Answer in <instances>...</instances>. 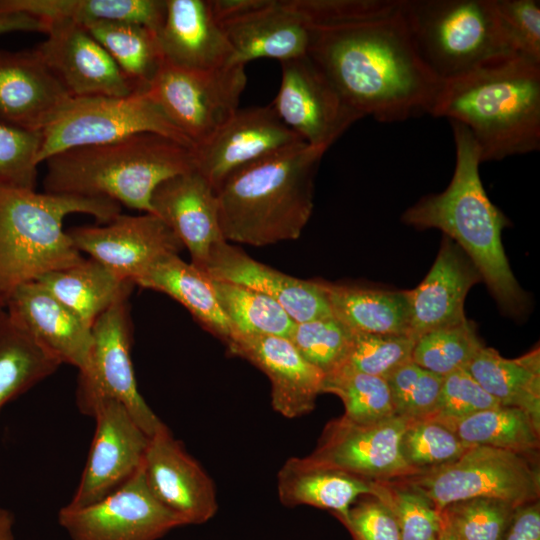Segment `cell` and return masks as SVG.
Masks as SVG:
<instances>
[{
    "instance_id": "1",
    "label": "cell",
    "mask_w": 540,
    "mask_h": 540,
    "mask_svg": "<svg viewBox=\"0 0 540 540\" xmlns=\"http://www.w3.org/2000/svg\"><path fill=\"white\" fill-rule=\"evenodd\" d=\"M307 55L353 109L383 123L429 113L442 84L419 57L400 6L379 18L313 31Z\"/></svg>"
},
{
    "instance_id": "2",
    "label": "cell",
    "mask_w": 540,
    "mask_h": 540,
    "mask_svg": "<svg viewBox=\"0 0 540 540\" xmlns=\"http://www.w3.org/2000/svg\"><path fill=\"white\" fill-rule=\"evenodd\" d=\"M464 125L481 162L540 149V63L519 55L442 82L429 111Z\"/></svg>"
},
{
    "instance_id": "3",
    "label": "cell",
    "mask_w": 540,
    "mask_h": 540,
    "mask_svg": "<svg viewBox=\"0 0 540 540\" xmlns=\"http://www.w3.org/2000/svg\"><path fill=\"white\" fill-rule=\"evenodd\" d=\"M455 143V168L444 191L422 197L402 215L418 229L436 228L469 257L490 292L507 313L520 314L526 297L509 266L501 233L506 216L490 201L483 187L477 144L462 124L449 121Z\"/></svg>"
},
{
    "instance_id": "4",
    "label": "cell",
    "mask_w": 540,
    "mask_h": 540,
    "mask_svg": "<svg viewBox=\"0 0 540 540\" xmlns=\"http://www.w3.org/2000/svg\"><path fill=\"white\" fill-rule=\"evenodd\" d=\"M324 153L301 142L230 174L215 191L224 240L266 246L299 238Z\"/></svg>"
},
{
    "instance_id": "5",
    "label": "cell",
    "mask_w": 540,
    "mask_h": 540,
    "mask_svg": "<svg viewBox=\"0 0 540 540\" xmlns=\"http://www.w3.org/2000/svg\"><path fill=\"white\" fill-rule=\"evenodd\" d=\"M45 162V192L110 199L145 213H152L160 183L195 169L194 149L149 132L71 148Z\"/></svg>"
},
{
    "instance_id": "6",
    "label": "cell",
    "mask_w": 540,
    "mask_h": 540,
    "mask_svg": "<svg viewBox=\"0 0 540 540\" xmlns=\"http://www.w3.org/2000/svg\"><path fill=\"white\" fill-rule=\"evenodd\" d=\"M74 213L106 224L121 213V207L110 199L0 185V302L4 306L20 285L84 258L63 227L65 217Z\"/></svg>"
},
{
    "instance_id": "7",
    "label": "cell",
    "mask_w": 540,
    "mask_h": 540,
    "mask_svg": "<svg viewBox=\"0 0 540 540\" xmlns=\"http://www.w3.org/2000/svg\"><path fill=\"white\" fill-rule=\"evenodd\" d=\"M400 13L419 57L441 82L517 55L493 0H401Z\"/></svg>"
},
{
    "instance_id": "8",
    "label": "cell",
    "mask_w": 540,
    "mask_h": 540,
    "mask_svg": "<svg viewBox=\"0 0 540 540\" xmlns=\"http://www.w3.org/2000/svg\"><path fill=\"white\" fill-rule=\"evenodd\" d=\"M145 132L194 149L147 91L128 96L70 97L41 129L39 161L71 148L111 143Z\"/></svg>"
},
{
    "instance_id": "9",
    "label": "cell",
    "mask_w": 540,
    "mask_h": 540,
    "mask_svg": "<svg viewBox=\"0 0 540 540\" xmlns=\"http://www.w3.org/2000/svg\"><path fill=\"white\" fill-rule=\"evenodd\" d=\"M441 510L472 499L493 498L516 506L539 500L536 457L489 446H471L455 461L403 479Z\"/></svg>"
},
{
    "instance_id": "10",
    "label": "cell",
    "mask_w": 540,
    "mask_h": 540,
    "mask_svg": "<svg viewBox=\"0 0 540 540\" xmlns=\"http://www.w3.org/2000/svg\"><path fill=\"white\" fill-rule=\"evenodd\" d=\"M246 84L245 65L192 70L163 61L147 93L195 149L236 113Z\"/></svg>"
},
{
    "instance_id": "11",
    "label": "cell",
    "mask_w": 540,
    "mask_h": 540,
    "mask_svg": "<svg viewBox=\"0 0 540 540\" xmlns=\"http://www.w3.org/2000/svg\"><path fill=\"white\" fill-rule=\"evenodd\" d=\"M92 347L87 368L78 374L76 403L89 416L104 398L121 403L149 436L165 424L139 392L131 359L132 321L128 298L108 308L93 323Z\"/></svg>"
},
{
    "instance_id": "12",
    "label": "cell",
    "mask_w": 540,
    "mask_h": 540,
    "mask_svg": "<svg viewBox=\"0 0 540 540\" xmlns=\"http://www.w3.org/2000/svg\"><path fill=\"white\" fill-rule=\"evenodd\" d=\"M280 64L281 83L271 106L306 144L326 152L363 116L308 55Z\"/></svg>"
},
{
    "instance_id": "13",
    "label": "cell",
    "mask_w": 540,
    "mask_h": 540,
    "mask_svg": "<svg viewBox=\"0 0 540 540\" xmlns=\"http://www.w3.org/2000/svg\"><path fill=\"white\" fill-rule=\"evenodd\" d=\"M58 523L71 540H157L184 526L179 516L152 495L142 467L120 488L93 504L80 508L65 505L58 512Z\"/></svg>"
},
{
    "instance_id": "14",
    "label": "cell",
    "mask_w": 540,
    "mask_h": 540,
    "mask_svg": "<svg viewBox=\"0 0 540 540\" xmlns=\"http://www.w3.org/2000/svg\"><path fill=\"white\" fill-rule=\"evenodd\" d=\"M409 420L394 416L358 424L344 416L329 421L313 452L312 462L378 482L417 475L403 458L401 439Z\"/></svg>"
},
{
    "instance_id": "15",
    "label": "cell",
    "mask_w": 540,
    "mask_h": 540,
    "mask_svg": "<svg viewBox=\"0 0 540 540\" xmlns=\"http://www.w3.org/2000/svg\"><path fill=\"white\" fill-rule=\"evenodd\" d=\"M89 416L96 421L95 434L69 508L93 504L126 483L142 467L150 440L116 400L97 401Z\"/></svg>"
},
{
    "instance_id": "16",
    "label": "cell",
    "mask_w": 540,
    "mask_h": 540,
    "mask_svg": "<svg viewBox=\"0 0 540 540\" xmlns=\"http://www.w3.org/2000/svg\"><path fill=\"white\" fill-rule=\"evenodd\" d=\"M67 232L80 253L134 285L158 261L184 248L170 227L152 213H120L104 225L73 227Z\"/></svg>"
},
{
    "instance_id": "17",
    "label": "cell",
    "mask_w": 540,
    "mask_h": 540,
    "mask_svg": "<svg viewBox=\"0 0 540 540\" xmlns=\"http://www.w3.org/2000/svg\"><path fill=\"white\" fill-rule=\"evenodd\" d=\"M47 38L34 50L71 97L137 93L105 48L77 23L48 22Z\"/></svg>"
},
{
    "instance_id": "18",
    "label": "cell",
    "mask_w": 540,
    "mask_h": 540,
    "mask_svg": "<svg viewBox=\"0 0 540 540\" xmlns=\"http://www.w3.org/2000/svg\"><path fill=\"white\" fill-rule=\"evenodd\" d=\"M301 142L271 105L239 108L207 142L194 149L195 169L216 191L236 170Z\"/></svg>"
},
{
    "instance_id": "19",
    "label": "cell",
    "mask_w": 540,
    "mask_h": 540,
    "mask_svg": "<svg viewBox=\"0 0 540 540\" xmlns=\"http://www.w3.org/2000/svg\"><path fill=\"white\" fill-rule=\"evenodd\" d=\"M142 468L152 495L184 525L206 523L217 513L212 478L166 425L150 437Z\"/></svg>"
},
{
    "instance_id": "20",
    "label": "cell",
    "mask_w": 540,
    "mask_h": 540,
    "mask_svg": "<svg viewBox=\"0 0 540 540\" xmlns=\"http://www.w3.org/2000/svg\"><path fill=\"white\" fill-rule=\"evenodd\" d=\"M200 270L211 280L234 283L267 295L295 322L333 317L321 280H302L282 273L225 240L212 246Z\"/></svg>"
},
{
    "instance_id": "21",
    "label": "cell",
    "mask_w": 540,
    "mask_h": 540,
    "mask_svg": "<svg viewBox=\"0 0 540 540\" xmlns=\"http://www.w3.org/2000/svg\"><path fill=\"white\" fill-rule=\"evenodd\" d=\"M226 346L231 354L249 361L268 377L274 411L294 419L314 409L325 376L288 338L233 333Z\"/></svg>"
},
{
    "instance_id": "22",
    "label": "cell",
    "mask_w": 540,
    "mask_h": 540,
    "mask_svg": "<svg viewBox=\"0 0 540 540\" xmlns=\"http://www.w3.org/2000/svg\"><path fill=\"white\" fill-rule=\"evenodd\" d=\"M8 317L62 364L84 371L89 363L92 331L80 317L38 282L17 287L5 303Z\"/></svg>"
},
{
    "instance_id": "23",
    "label": "cell",
    "mask_w": 540,
    "mask_h": 540,
    "mask_svg": "<svg viewBox=\"0 0 540 540\" xmlns=\"http://www.w3.org/2000/svg\"><path fill=\"white\" fill-rule=\"evenodd\" d=\"M151 207L152 214L170 227L199 269L212 246L224 240L216 192L196 169L160 183L152 194Z\"/></svg>"
},
{
    "instance_id": "24",
    "label": "cell",
    "mask_w": 540,
    "mask_h": 540,
    "mask_svg": "<svg viewBox=\"0 0 540 540\" xmlns=\"http://www.w3.org/2000/svg\"><path fill=\"white\" fill-rule=\"evenodd\" d=\"M481 275L465 252L444 236L429 273L414 289L410 301V332L415 341L423 334L466 320L464 303L468 291Z\"/></svg>"
},
{
    "instance_id": "25",
    "label": "cell",
    "mask_w": 540,
    "mask_h": 540,
    "mask_svg": "<svg viewBox=\"0 0 540 540\" xmlns=\"http://www.w3.org/2000/svg\"><path fill=\"white\" fill-rule=\"evenodd\" d=\"M70 94L35 50H0V121L41 131Z\"/></svg>"
},
{
    "instance_id": "26",
    "label": "cell",
    "mask_w": 540,
    "mask_h": 540,
    "mask_svg": "<svg viewBox=\"0 0 540 540\" xmlns=\"http://www.w3.org/2000/svg\"><path fill=\"white\" fill-rule=\"evenodd\" d=\"M157 38L164 61L178 67L211 70L232 59V48L208 0H166Z\"/></svg>"
},
{
    "instance_id": "27",
    "label": "cell",
    "mask_w": 540,
    "mask_h": 540,
    "mask_svg": "<svg viewBox=\"0 0 540 540\" xmlns=\"http://www.w3.org/2000/svg\"><path fill=\"white\" fill-rule=\"evenodd\" d=\"M233 51L230 64L259 58L280 62L308 54L313 31L285 0H269L262 8L220 25Z\"/></svg>"
},
{
    "instance_id": "28",
    "label": "cell",
    "mask_w": 540,
    "mask_h": 540,
    "mask_svg": "<svg viewBox=\"0 0 540 540\" xmlns=\"http://www.w3.org/2000/svg\"><path fill=\"white\" fill-rule=\"evenodd\" d=\"M382 486L383 482L314 463L307 456L287 459L277 473V494L284 506L326 509L340 520L362 496L378 497Z\"/></svg>"
},
{
    "instance_id": "29",
    "label": "cell",
    "mask_w": 540,
    "mask_h": 540,
    "mask_svg": "<svg viewBox=\"0 0 540 540\" xmlns=\"http://www.w3.org/2000/svg\"><path fill=\"white\" fill-rule=\"evenodd\" d=\"M135 285L170 296L225 345L231 339V326L218 302L212 281L191 262L182 260L179 254L158 261Z\"/></svg>"
},
{
    "instance_id": "30",
    "label": "cell",
    "mask_w": 540,
    "mask_h": 540,
    "mask_svg": "<svg viewBox=\"0 0 540 540\" xmlns=\"http://www.w3.org/2000/svg\"><path fill=\"white\" fill-rule=\"evenodd\" d=\"M333 317L352 332L408 335L410 301L407 291H382L321 280Z\"/></svg>"
},
{
    "instance_id": "31",
    "label": "cell",
    "mask_w": 540,
    "mask_h": 540,
    "mask_svg": "<svg viewBox=\"0 0 540 540\" xmlns=\"http://www.w3.org/2000/svg\"><path fill=\"white\" fill-rule=\"evenodd\" d=\"M166 0H0V15L23 13L45 22H129L158 33Z\"/></svg>"
},
{
    "instance_id": "32",
    "label": "cell",
    "mask_w": 540,
    "mask_h": 540,
    "mask_svg": "<svg viewBox=\"0 0 540 540\" xmlns=\"http://www.w3.org/2000/svg\"><path fill=\"white\" fill-rule=\"evenodd\" d=\"M36 282L91 328L108 308L128 298L134 286L92 258L49 272Z\"/></svg>"
},
{
    "instance_id": "33",
    "label": "cell",
    "mask_w": 540,
    "mask_h": 540,
    "mask_svg": "<svg viewBox=\"0 0 540 540\" xmlns=\"http://www.w3.org/2000/svg\"><path fill=\"white\" fill-rule=\"evenodd\" d=\"M466 370L502 406L515 407L540 424V351L514 359L483 347Z\"/></svg>"
},
{
    "instance_id": "34",
    "label": "cell",
    "mask_w": 540,
    "mask_h": 540,
    "mask_svg": "<svg viewBox=\"0 0 540 540\" xmlns=\"http://www.w3.org/2000/svg\"><path fill=\"white\" fill-rule=\"evenodd\" d=\"M468 446H489L536 457L540 424L521 409L497 406L446 424Z\"/></svg>"
},
{
    "instance_id": "35",
    "label": "cell",
    "mask_w": 540,
    "mask_h": 540,
    "mask_svg": "<svg viewBox=\"0 0 540 540\" xmlns=\"http://www.w3.org/2000/svg\"><path fill=\"white\" fill-rule=\"evenodd\" d=\"M60 365L55 356L3 312L0 316V410L51 376Z\"/></svg>"
},
{
    "instance_id": "36",
    "label": "cell",
    "mask_w": 540,
    "mask_h": 540,
    "mask_svg": "<svg viewBox=\"0 0 540 540\" xmlns=\"http://www.w3.org/2000/svg\"><path fill=\"white\" fill-rule=\"evenodd\" d=\"M105 48L137 92H146L164 59L157 34L129 22H94L84 26Z\"/></svg>"
},
{
    "instance_id": "37",
    "label": "cell",
    "mask_w": 540,
    "mask_h": 540,
    "mask_svg": "<svg viewBox=\"0 0 540 540\" xmlns=\"http://www.w3.org/2000/svg\"><path fill=\"white\" fill-rule=\"evenodd\" d=\"M211 281L232 334L289 338L295 321L275 300L241 285Z\"/></svg>"
},
{
    "instance_id": "38",
    "label": "cell",
    "mask_w": 540,
    "mask_h": 540,
    "mask_svg": "<svg viewBox=\"0 0 540 540\" xmlns=\"http://www.w3.org/2000/svg\"><path fill=\"white\" fill-rule=\"evenodd\" d=\"M322 393L338 396L345 408L344 416L358 424L377 423L395 414L386 379L345 366L324 377Z\"/></svg>"
},
{
    "instance_id": "39",
    "label": "cell",
    "mask_w": 540,
    "mask_h": 540,
    "mask_svg": "<svg viewBox=\"0 0 540 540\" xmlns=\"http://www.w3.org/2000/svg\"><path fill=\"white\" fill-rule=\"evenodd\" d=\"M484 345L475 324L464 322L438 328L420 336L414 345L411 360L439 376L466 369Z\"/></svg>"
},
{
    "instance_id": "40",
    "label": "cell",
    "mask_w": 540,
    "mask_h": 540,
    "mask_svg": "<svg viewBox=\"0 0 540 540\" xmlns=\"http://www.w3.org/2000/svg\"><path fill=\"white\" fill-rule=\"evenodd\" d=\"M517 507L499 499L472 498L450 503L440 514L458 540H504Z\"/></svg>"
},
{
    "instance_id": "41",
    "label": "cell",
    "mask_w": 540,
    "mask_h": 540,
    "mask_svg": "<svg viewBox=\"0 0 540 540\" xmlns=\"http://www.w3.org/2000/svg\"><path fill=\"white\" fill-rule=\"evenodd\" d=\"M469 447L445 425L429 419L408 421L401 439V452L417 475L458 459Z\"/></svg>"
},
{
    "instance_id": "42",
    "label": "cell",
    "mask_w": 540,
    "mask_h": 540,
    "mask_svg": "<svg viewBox=\"0 0 540 540\" xmlns=\"http://www.w3.org/2000/svg\"><path fill=\"white\" fill-rule=\"evenodd\" d=\"M288 339L305 360L326 376L344 365L352 331L329 317L295 322Z\"/></svg>"
},
{
    "instance_id": "43",
    "label": "cell",
    "mask_w": 540,
    "mask_h": 540,
    "mask_svg": "<svg viewBox=\"0 0 540 540\" xmlns=\"http://www.w3.org/2000/svg\"><path fill=\"white\" fill-rule=\"evenodd\" d=\"M393 511L400 540H439L443 519L440 511L421 492L404 480L383 482L377 497Z\"/></svg>"
},
{
    "instance_id": "44",
    "label": "cell",
    "mask_w": 540,
    "mask_h": 540,
    "mask_svg": "<svg viewBox=\"0 0 540 540\" xmlns=\"http://www.w3.org/2000/svg\"><path fill=\"white\" fill-rule=\"evenodd\" d=\"M395 414L409 421L429 418L437 405L443 377L412 360L387 378Z\"/></svg>"
},
{
    "instance_id": "45",
    "label": "cell",
    "mask_w": 540,
    "mask_h": 540,
    "mask_svg": "<svg viewBox=\"0 0 540 540\" xmlns=\"http://www.w3.org/2000/svg\"><path fill=\"white\" fill-rule=\"evenodd\" d=\"M312 31L379 18L398 10L400 0H285Z\"/></svg>"
},
{
    "instance_id": "46",
    "label": "cell",
    "mask_w": 540,
    "mask_h": 540,
    "mask_svg": "<svg viewBox=\"0 0 540 540\" xmlns=\"http://www.w3.org/2000/svg\"><path fill=\"white\" fill-rule=\"evenodd\" d=\"M415 340L408 335H379L352 332L343 366L386 379L411 360Z\"/></svg>"
},
{
    "instance_id": "47",
    "label": "cell",
    "mask_w": 540,
    "mask_h": 540,
    "mask_svg": "<svg viewBox=\"0 0 540 540\" xmlns=\"http://www.w3.org/2000/svg\"><path fill=\"white\" fill-rule=\"evenodd\" d=\"M41 144V131L0 121V185L34 189Z\"/></svg>"
},
{
    "instance_id": "48",
    "label": "cell",
    "mask_w": 540,
    "mask_h": 540,
    "mask_svg": "<svg viewBox=\"0 0 540 540\" xmlns=\"http://www.w3.org/2000/svg\"><path fill=\"white\" fill-rule=\"evenodd\" d=\"M497 406L499 402L466 369H460L443 377L439 399L429 419L446 425Z\"/></svg>"
},
{
    "instance_id": "49",
    "label": "cell",
    "mask_w": 540,
    "mask_h": 540,
    "mask_svg": "<svg viewBox=\"0 0 540 540\" xmlns=\"http://www.w3.org/2000/svg\"><path fill=\"white\" fill-rule=\"evenodd\" d=\"M500 26L514 52L540 63V2L493 0Z\"/></svg>"
},
{
    "instance_id": "50",
    "label": "cell",
    "mask_w": 540,
    "mask_h": 540,
    "mask_svg": "<svg viewBox=\"0 0 540 540\" xmlns=\"http://www.w3.org/2000/svg\"><path fill=\"white\" fill-rule=\"evenodd\" d=\"M341 522L354 540H400L393 511L385 502L373 496L358 499Z\"/></svg>"
},
{
    "instance_id": "51",
    "label": "cell",
    "mask_w": 540,
    "mask_h": 540,
    "mask_svg": "<svg viewBox=\"0 0 540 540\" xmlns=\"http://www.w3.org/2000/svg\"><path fill=\"white\" fill-rule=\"evenodd\" d=\"M504 540H540L539 500L515 509Z\"/></svg>"
},
{
    "instance_id": "52",
    "label": "cell",
    "mask_w": 540,
    "mask_h": 540,
    "mask_svg": "<svg viewBox=\"0 0 540 540\" xmlns=\"http://www.w3.org/2000/svg\"><path fill=\"white\" fill-rule=\"evenodd\" d=\"M269 0H208L214 20L223 24L248 15L268 3Z\"/></svg>"
},
{
    "instance_id": "53",
    "label": "cell",
    "mask_w": 540,
    "mask_h": 540,
    "mask_svg": "<svg viewBox=\"0 0 540 540\" xmlns=\"http://www.w3.org/2000/svg\"><path fill=\"white\" fill-rule=\"evenodd\" d=\"M47 29V22L28 14L0 15V35L17 31L46 33Z\"/></svg>"
},
{
    "instance_id": "54",
    "label": "cell",
    "mask_w": 540,
    "mask_h": 540,
    "mask_svg": "<svg viewBox=\"0 0 540 540\" xmlns=\"http://www.w3.org/2000/svg\"><path fill=\"white\" fill-rule=\"evenodd\" d=\"M15 517L12 511L0 508V540H15Z\"/></svg>"
},
{
    "instance_id": "55",
    "label": "cell",
    "mask_w": 540,
    "mask_h": 540,
    "mask_svg": "<svg viewBox=\"0 0 540 540\" xmlns=\"http://www.w3.org/2000/svg\"><path fill=\"white\" fill-rule=\"evenodd\" d=\"M439 540H458V539L443 522V529H442V533Z\"/></svg>"
},
{
    "instance_id": "56",
    "label": "cell",
    "mask_w": 540,
    "mask_h": 540,
    "mask_svg": "<svg viewBox=\"0 0 540 540\" xmlns=\"http://www.w3.org/2000/svg\"><path fill=\"white\" fill-rule=\"evenodd\" d=\"M4 311H5V306L0 302V316L3 314Z\"/></svg>"
}]
</instances>
